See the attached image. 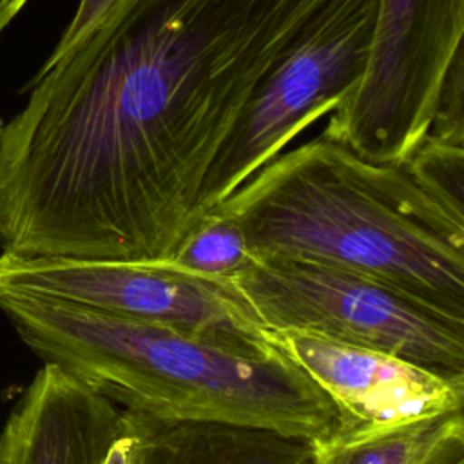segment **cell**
<instances>
[{
    "instance_id": "cell-5",
    "label": "cell",
    "mask_w": 464,
    "mask_h": 464,
    "mask_svg": "<svg viewBox=\"0 0 464 464\" xmlns=\"http://www.w3.org/2000/svg\"><path fill=\"white\" fill-rule=\"evenodd\" d=\"M462 34L464 0H377L368 65L321 136L368 161L404 165L464 63Z\"/></svg>"
},
{
    "instance_id": "cell-2",
    "label": "cell",
    "mask_w": 464,
    "mask_h": 464,
    "mask_svg": "<svg viewBox=\"0 0 464 464\" xmlns=\"http://www.w3.org/2000/svg\"><path fill=\"white\" fill-rule=\"evenodd\" d=\"M214 208L239 223L254 257L355 272L464 321V218L404 165L319 136L276 156Z\"/></svg>"
},
{
    "instance_id": "cell-10",
    "label": "cell",
    "mask_w": 464,
    "mask_h": 464,
    "mask_svg": "<svg viewBox=\"0 0 464 464\" xmlns=\"http://www.w3.org/2000/svg\"><path fill=\"white\" fill-rule=\"evenodd\" d=\"M314 464H464V411L312 442Z\"/></svg>"
},
{
    "instance_id": "cell-14",
    "label": "cell",
    "mask_w": 464,
    "mask_h": 464,
    "mask_svg": "<svg viewBox=\"0 0 464 464\" xmlns=\"http://www.w3.org/2000/svg\"><path fill=\"white\" fill-rule=\"evenodd\" d=\"M27 2L29 0H0V33L13 22Z\"/></svg>"
},
{
    "instance_id": "cell-9",
    "label": "cell",
    "mask_w": 464,
    "mask_h": 464,
    "mask_svg": "<svg viewBox=\"0 0 464 464\" xmlns=\"http://www.w3.org/2000/svg\"><path fill=\"white\" fill-rule=\"evenodd\" d=\"M121 410L129 464H314L308 439L257 426Z\"/></svg>"
},
{
    "instance_id": "cell-7",
    "label": "cell",
    "mask_w": 464,
    "mask_h": 464,
    "mask_svg": "<svg viewBox=\"0 0 464 464\" xmlns=\"http://www.w3.org/2000/svg\"><path fill=\"white\" fill-rule=\"evenodd\" d=\"M2 290L167 324L250 355L276 352L227 281L192 276L167 261L24 259L0 254Z\"/></svg>"
},
{
    "instance_id": "cell-11",
    "label": "cell",
    "mask_w": 464,
    "mask_h": 464,
    "mask_svg": "<svg viewBox=\"0 0 464 464\" xmlns=\"http://www.w3.org/2000/svg\"><path fill=\"white\" fill-rule=\"evenodd\" d=\"M252 259L239 223L210 208L187 230L165 261L192 276L225 281L248 266Z\"/></svg>"
},
{
    "instance_id": "cell-3",
    "label": "cell",
    "mask_w": 464,
    "mask_h": 464,
    "mask_svg": "<svg viewBox=\"0 0 464 464\" xmlns=\"http://www.w3.org/2000/svg\"><path fill=\"white\" fill-rule=\"evenodd\" d=\"M0 310L44 361L125 410L274 430L312 442L337 424L330 399L277 350L250 355L167 324L0 292Z\"/></svg>"
},
{
    "instance_id": "cell-8",
    "label": "cell",
    "mask_w": 464,
    "mask_h": 464,
    "mask_svg": "<svg viewBox=\"0 0 464 464\" xmlns=\"http://www.w3.org/2000/svg\"><path fill=\"white\" fill-rule=\"evenodd\" d=\"M265 339L334 404V433H359L464 406V375H450L381 350L294 328H263Z\"/></svg>"
},
{
    "instance_id": "cell-13",
    "label": "cell",
    "mask_w": 464,
    "mask_h": 464,
    "mask_svg": "<svg viewBox=\"0 0 464 464\" xmlns=\"http://www.w3.org/2000/svg\"><path fill=\"white\" fill-rule=\"evenodd\" d=\"M125 2L129 0H78L76 11L63 29L58 44L54 45L49 58L44 62L53 63L71 49H74L82 40H85L96 27H100L105 20H109Z\"/></svg>"
},
{
    "instance_id": "cell-12",
    "label": "cell",
    "mask_w": 464,
    "mask_h": 464,
    "mask_svg": "<svg viewBox=\"0 0 464 464\" xmlns=\"http://www.w3.org/2000/svg\"><path fill=\"white\" fill-rule=\"evenodd\" d=\"M404 167L430 196L464 218V143L426 136Z\"/></svg>"
},
{
    "instance_id": "cell-1",
    "label": "cell",
    "mask_w": 464,
    "mask_h": 464,
    "mask_svg": "<svg viewBox=\"0 0 464 464\" xmlns=\"http://www.w3.org/2000/svg\"><path fill=\"white\" fill-rule=\"evenodd\" d=\"M324 0H129L0 132V248L165 261L261 78Z\"/></svg>"
},
{
    "instance_id": "cell-4",
    "label": "cell",
    "mask_w": 464,
    "mask_h": 464,
    "mask_svg": "<svg viewBox=\"0 0 464 464\" xmlns=\"http://www.w3.org/2000/svg\"><path fill=\"white\" fill-rule=\"evenodd\" d=\"M225 281L266 330H308L464 375V321L381 281L290 257H254Z\"/></svg>"
},
{
    "instance_id": "cell-6",
    "label": "cell",
    "mask_w": 464,
    "mask_h": 464,
    "mask_svg": "<svg viewBox=\"0 0 464 464\" xmlns=\"http://www.w3.org/2000/svg\"><path fill=\"white\" fill-rule=\"evenodd\" d=\"M377 0H324L257 83L201 185L199 216L237 190L359 83Z\"/></svg>"
}]
</instances>
